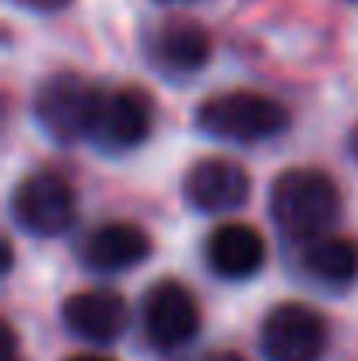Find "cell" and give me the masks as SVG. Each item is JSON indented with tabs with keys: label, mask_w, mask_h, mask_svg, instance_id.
Returning <instances> with one entry per match:
<instances>
[{
	"label": "cell",
	"mask_w": 358,
	"mask_h": 361,
	"mask_svg": "<svg viewBox=\"0 0 358 361\" xmlns=\"http://www.w3.org/2000/svg\"><path fill=\"white\" fill-rule=\"evenodd\" d=\"M270 221L288 242H316L338 221L341 193L320 169H285L270 183Z\"/></svg>",
	"instance_id": "1"
},
{
	"label": "cell",
	"mask_w": 358,
	"mask_h": 361,
	"mask_svg": "<svg viewBox=\"0 0 358 361\" xmlns=\"http://www.w3.org/2000/svg\"><path fill=\"white\" fill-rule=\"evenodd\" d=\"M193 123L201 133H208L211 140H225V144H260L278 137L288 126V113L281 102H274L270 95L260 92H218L208 95L197 109Z\"/></svg>",
	"instance_id": "2"
},
{
	"label": "cell",
	"mask_w": 358,
	"mask_h": 361,
	"mask_svg": "<svg viewBox=\"0 0 358 361\" xmlns=\"http://www.w3.org/2000/svg\"><path fill=\"white\" fill-rule=\"evenodd\" d=\"M102 88H95L92 81H85L81 74H49L32 99V116L39 123V130L56 140V144H78L88 137V126L95 116Z\"/></svg>",
	"instance_id": "3"
},
{
	"label": "cell",
	"mask_w": 358,
	"mask_h": 361,
	"mask_svg": "<svg viewBox=\"0 0 358 361\" xmlns=\"http://www.w3.org/2000/svg\"><path fill=\"white\" fill-rule=\"evenodd\" d=\"M11 221L35 239H56L78 221V193L60 172H28L11 193Z\"/></svg>",
	"instance_id": "4"
},
{
	"label": "cell",
	"mask_w": 358,
	"mask_h": 361,
	"mask_svg": "<svg viewBox=\"0 0 358 361\" xmlns=\"http://www.w3.org/2000/svg\"><path fill=\"white\" fill-rule=\"evenodd\" d=\"M327 348L330 326L306 302H281L260 323V355L267 361H320Z\"/></svg>",
	"instance_id": "5"
},
{
	"label": "cell",
	"mask_w": 358,
	"mask_h": 361,
	"mask_svg": "<svg viewBox=\"0 0 358 361\" xmlns=\"http://www.w3.org/2000/svg\"><path fill=\"white\" fill-rule=\"evenodd\" d=\"M151 99L137 88H117V92H102L95 116L88 126L85 144H92L99 154H130L133 147H141L151 133Z\"/></svg>",
	"instance_id": "6"
},
{
	"label": "cell",
	"mask_w": 358,
	"mask_h": 361,
	"mask_svg": "<svg viewBox=\"0 0 358 361\" xmlns=\"http://www.w3.org/2000/svg\"><path fill=\"white\" fill-rule=\"evenodd\" d=\"M141 330L155 351H179L201 330V309L186 284L155 281L141 298Z\"/></svg>",
	"instance_id": "7"
},
{
	"label": "cell",
	"mask_w": 358,
	"mask_h": 361,
	"mask_svg": "<svg viewBox=\"0 0 358 361\" xmlns=\"http://www.w3.org/2000/svg\"><path fill=\"white\" fill-rule=\"evenodd\" d=\"M60 319L71 337L95 344V348H109L123 337L130 312H126L123 295L113 288H85V291H74L64 298Z\"/></svg>",
	"instance_id": "8"
},
{
	"label": "cell",
	"mask_w": 358,
	"mask_h": 361,
	"mask_svg": "<svg viewBox=\"0 0 358 361\" xmlns=\"http://www.w3.org/2000/svg\"><path fill=\"white\" fill-rule=\"evenodd\" d=\"M183 200L201 214L239 211L249 200V176L229 158H201L183 176Z\"/></svg>",
	"instance_id": "9"
},
{
	"label": "cell",
	"mask_w": 358,
	"mask_h": 361,
	"mask_svg": "<svg viewBox=\"0 0 358 361\" xmlns=\"http://www.w3.org/2000/svg\"><path fill=\"white\" fill-rule=\"evenodd\" d=\"M148 60L162 78H190L211 60V35L201 21L169 18L148 35Z\"/></svg>",
	"instance_id": "10"
},
{
	"label": "cell",
	"mask_w": 358,
	"mask_h": 361,
	"mask_svg": "<svg viewBox=\"0 0 358 361\" xmlns=\"http://www.w3.org/2000/svg\"><path fill=\"white\" fill-rule=\"evenodd\" d=\"M148 256H151V235L130 221H106L92 228L88 239L81 242V263L102 277L126 274Z\"/></svg>",
	"instance_id": "11"
},
{
	"label": "cell",
	"mask_w": 358,
	"mask_h": 361,
	"mask_svg": "<svg viewBox=\"0 0 358 361\" xmlns=\"http://www.w3.org/2000/svg\"><path fill=\"white\" fill-rule=\"evenodd\" d=\"M204 259L215 277L222 281H249L263 270L267 259V242L253 225L225 221L218 225L204 242Z\"/></svg>",
	"instance_id": "12"
},
{
	"label": "cell",
	"mask_w": 358,
	"mask_h": 361,
	"mask_svg": "<svg viewBox=\"0 0 358 361\" xmlns=\"http://www.w3.org/2000/svg\"><path fill=\"white\" fill-rule=\"evenodd\" d=\"M302 274L327 291H348L358 281V242L348 235L309 242L302 249Z\"/></svg>",
	"instance_id": "13"
},
{
	"label": "cell",
	"mask_w": 358,
	"mask_h": 361,
	"mask_svg": "<svg viewBox=\"0 0 358 361\" xmlns=\"http://www.w3.org/2000/svg\"><path fill=\"white\" fill-rule=\"evenodd\" d=\"M11 4H18V7H25V11H60V7H67L71 0H11Z\"/></svg>",
	"instance_id": "14"
},
{
	"label": "cell",
	"mask_w": 358,
	"mask_h": 361,
	"mask_svg": "<svg viewBox=\"0 0 358 361\" xmlns=\"http://www.w3.org/2000/svg\"><path fill=\"white\" fill-rule=\"evenodd\" d=\"M4 361H21L18 358V337L11 326H4Z\"/></svg>",
	"instance_id": "15"
},
{
	"label": "cell",
	"mask_w": 358,
	"mask_h": 361,
	"mask_svg": "<svg viewBox=\"0 0 358 361\" xmlns=\"http://www.w3.org/2000/svg\"><path fill=\"white\" fill-rule=\"evenodd\" d=\"M201 361H246L239 351H211V355H204Z\"/></svg>",
	"instance_id": "16"
},
{
	"label": "cell",
	"mask_w": 358,
	"mask_h": 361,
	"mask_svg": "<svg viewBox=\"0 0 358 361\" xmlns=\"http://www.w3.org/2000/svg\"><path fill=\"white\" fill-rule=\"evenodd\" d=\"M64 361H113V358H106V355H71Z\"/></svg>",
	"instance_id": "17"
},
{
	"label": "cell",
	"mask_w": 358,
	"mask_h": 361,
	"mask_svg": "<svg viewBox=\"0 0 358 361\" xmlns=\"http://www.w3.org/2000/svg\"><path fill=\"white\" fill-rule=\"evenodd\" d=\"M348 151H352V158H358V126L352 130V137H348Z\"/></svg>",
	"instance_id": "18"
},
{
	"label": "cell",
	"mask_w": 358,
	"mask_h": 361,
	"mask_svg": "<svg viewBox=\"0 0 358 361\" xmlns=\"http://www.w3.org/2000/svg\"><path fill=\"white\" fill-rule=\"evenodd\" d=\"M162 4H183V0H162Z\"/></svg>",
	"instance_id": "19"
}]
</instances>
